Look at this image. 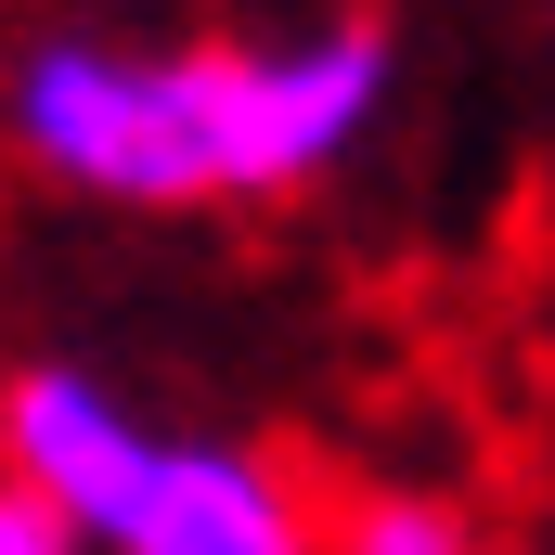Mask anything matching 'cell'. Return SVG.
<instances>
[{
	"mask_svg": "<svg viewBox=\"0 0 555 555\" xmlns=\"http://www.w3.org/2000/svg\"><path fill=\"white\" fill-rule=\"evenodd\" d=\"M401 91V39L375 13L284 39H39L0 78V130L39 181L91 207H233L336 181Z\"/></svg>",
	"mask_w": 555,
	"mask_h": 555,
	"instance_id": "obj_1",
	"label": "cell"
},
{
	"mask_svg": "<svg viewBox=\"0 0 555 555\" xmlns=\"http://www.w3.org/2000/svg\"><path fill=\"white\" fill-rule=\"evenodd\" d=\"M155 465H168V426H142L104 375H78V362H26V375H0V478H26L91 555L130 543Z\"/></svg>",
	"mask_w": 555,
	"mask_h": 555,
	"instance_id": "obj_2",
	"label": "cell"
},
{
	"mask_svg": "<svg viewBox=\"0 0 555 555\" xmlns=\"http://www.w3.org/2000/svg\"><path fill=\"white\" fill-rule=\"evenodd\" d=\"M117 555H323V504L246 439H168Z\"/></svg>",
	"mask_w": 555,
	"mask_h": 555,
	"instance_id": "obj_3",
	"label": "cell"
},
{
	"mask_svg": "<svg viewBox=\"0 0 555 555\" xmlns=\"http://www.w3.org/2000/svg\"><path fill=\"white\" fill-rule=\"evenodd\" d=\"M323 555H491V530L452 504V491H414V478H362L323 504Z\"/></svg>",
	"mask_w": 555,
	"mask_h": 555,
	"instance_id": "obj_4",
	"label": "cell"
},
{
	"mask_svg": "<svg viewBox=\"0 0 555 555\" xmlns=\"http://www.w3.org/2000/svg\"><path fill=\"white\" fill-rule=\"evenodd\" d=\"M0 555H91V543H78V530H65L26 478H0Z\"/></svg>",
	"mask_w": 555,
	"mask_h": 555,
	"instance_id": "obj_5",
	"label": "cell"
},
{
	"mask_svg": "<svg viewBox=\"0 0 555 555\" xmlns=\"http://www.w3.org/2000/svg\"><path fill=\"white\" fill-rule=\"evenodd\" d=\"M543 65H555V13H543Z\"/></svg>",
	"mask_w": 555,
	"mask_h": 555,
	"instance_id": "obj_6",
	"label": "cell"
}]
</instances>
